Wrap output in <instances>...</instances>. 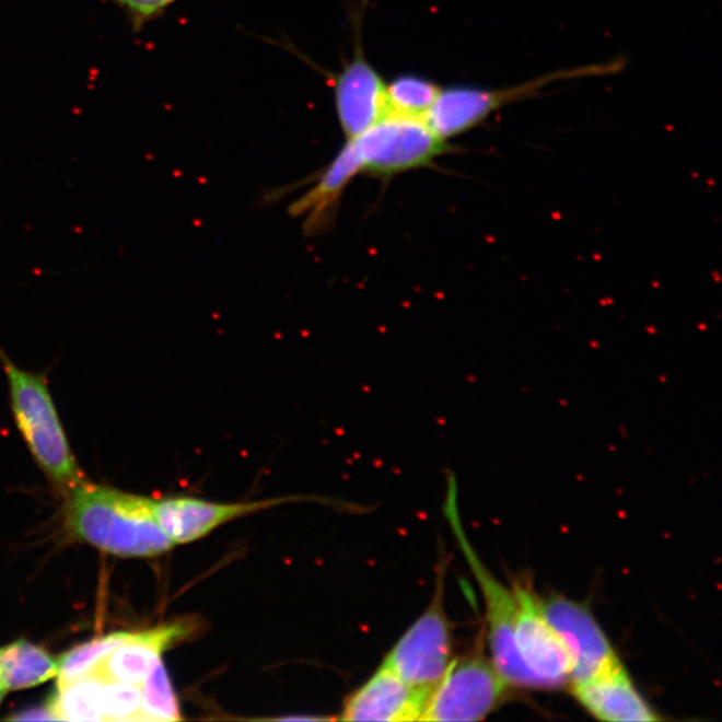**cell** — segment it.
I'll return each instance as SVG.
<instances>
[{
    "label": "cell",
    "instance_id": "obj_1",
    "mask_svg": "<svg viewBox=\"0 0 722 722\" xmlns=\"http://www.w3.org/2000/svg\"><path fill=\"white\" fill-rule=\"evenodd\" d=\"M66 523L78 540L123 558H154L174 547L154 499L81 480L68 491Z\"/></svg>",
    "mask_w": 722,
    "mask_h": 722
},
{
    "label": "cell",
    "instance_id": "obj_2",
    "mask_svg": "<svg viewBox=\"0 0 722 722\" xmlns=\"http://www.w3.org/2000/svg\"><path fill=\"white\" fill-rule=\"evenodd\" d=\"M0 365L18 431L47 477L68 492L83 478L59 417L48 371L24 369L10 358L2 345Z\"/></svg>",
    "mask_w": 722,
    "mask_h": 722
},
{
    "label": "cell",
    "instance_id": "obj_3",
    "mask_svg": "<svg viewBox=\"0 0 722 722\" xmlns=\"http://www.w3.org/2000/svg\"><path fill=\"white\" fill-rule=\"evenodd\" d=\"M624 69V60L616 59L610 62L587 63L547 72L533 80L505 88L491 89L473 86V84L441 88L424 119L436 136L444 141L453 142L455 138L479 128L504 107L533 100L552 84L585 80V78L610 77Z\"/></svg>",
    "mask_w": 722,
    "mask_h": 722
},
{
    "label": "cell",
    "instance_id": "obj_4",
    "mask_svg": "<svg viewBox=\"0 0 722 722\" xmlns=\"http://www.w3.org/2000/svg\"><path fill=\"white\" fill-rule=\"evenodd\" d=\"M445 514L461 546L469 570L478 582L485 606V640L497 669L513 688L542 689L539 679L529 672L515 642L516 598L513 587L505 586L486 568L467 538L457 510L456 486L450 485Z\"/></svg>",
    "mask_w": 722,
    "mask_h": 722
},
{
    "label": "cell",
    "instance_id": "obj_5",
    "mask_svg": "<svg viewBox=\"0 0 722 722\" xmlns=\"http://www.w3.org/2000/svg\"><path fill=\"white\" fill-rule=\"evenodd\" d=\"M514 689L487 655L485 631L475 645L454 659L427 697L420 721H481L509 700Z\"/></svg>",
    "mask_w": 722,
    "mask_h": 722
},
{
    "label": "cell",
    "instance_id": "obj_6",
    "mask_svg": "<svg viewBox=\"0 0 722 722\" xmlns=\"http://www.w3.org/2000/svg\"><path fill=\"white\" fill-rule=\"evenodd\" d=\"M346 141L357 150L361 176L384 183L403 173L435 166L439 159L456 152L453 142L436 136L426 119L391 114Z\"/></svg>",
    "mask_w": 722,
    "mask_h": 722
},
{
    "label": "cell",
    "instance_id": "obj_7",
    "mask_svg": "<svg viewBox=\"0 0 722 722\" xmlns=\"http://www.w3.org/2000/svg\"><path fill=\"white\" fill-rule=\"evenodd\" d=\"M453 626L445 613V569L438 571L429 607L391 650L384 664L429 696L454 660Z\"/></svg>",
    "mask_w": 722,
    "mask_h": 722
},
{
    "label": "cell",
    "instance_id": "obj_8",
    "mask_svg": "<svg viewBox=\"0 0 722 722\" xmlns=\"http://www.w3.org/2000/svg\"><path fill=\"white\" fill-rule=\"evenodd\" d=\"M511 587L517 604L515 642L521 659L539 679L542 689L563 688L570 682V660L546 617L542 598L532 582L517 580Z\"/></svg>",
    "mask_w": 722,
    "mask_h": 722
},
{
    "label": "cell",
    "instance_id": "obj_9",
    "mask_svg": "<svg viewBox=\"0 0 722 722\" xmlns=\"http://www.w3.org/2000/svg\"><path fill=\"white\" fill-rule=\"evenodd\" d=\"M542 607L568 652L570 686L586 683L621 661L589 606L554 594L542 599Z\"/></svg>",
    "mask_w": 722,
    "mask_h": 722
},
{
    "label": "cell",
    "instance_id": "obj_10",
    "mask_svg": "<svg viewBox=\"0 0 722 722\" xmlns=\"http://www.w3.org/2000/svg\"><path fill=\"white\" fill-rule=\"evenodd\" d=\"M334 101L346 140L360 136L387 116V82L366 59L360 36L354 39L351 59L335 77Z\"/></svg>",
    "mask_w": 722,
    "mask_h": 722
},
{
    "label": "cell",
    "instance_id": "obj_11",
    "mask_svg": "<svg viewBox=\"0 0 722 722\" xmlns=\"http://www.w3.org/2000/svg\"><path fill=\"white\" fill-rule=\"evenodd\" d=\"M296 499H265V501L217 503L200 498L172 497L154 499V514L173 545L193 544L214 529L240 517L260 513L275 505Z\"/></svg>",
    "mask_w": 722,
    "mask_h": 722
},
{
    "label": "cell",
    "instance_id": "obj_12",
    "mask_svg": "<svg viewBox=\"0 0 722 722\" xmlns=\"http://www.w3.org/2000/svg\"><path fill=\"white\" fill-rule=\"evenodd\" d=\"M427 695L415 690L384 662L373 676L349 695L342 706V721H420Z\"/></svg>",
    "mask_w": 722,
    "mask_h": 722
},
{
    "label": "cell",
    "instance_id": "obj_13",
    "mask_svg": "<svg viewBox=\"0 0 722 722\" xmlns=\"http://www.w3.org/2000/svg\"><path fill=\"white\" fill-rule=\"evenodd\" d=\"M571 695L594 719L609 722H652L661 718L638 690L622 661L589 682L571 685Z\"/></svg>",
    "mask_w": 722,
    "mask_h": 722
},
{
    "label": "cell",
    "instance_id": "obj_14",
    "mask_svg": "<svg viewBox=\"0 0 722 722\" xmlns=\"http://www.w3.org/2000/svg\"><path fill=\"white\" fill-rule=\"evenodd\" d=\"M196 629L197 622L183 618L152 629L131 631L128 640L114 649L95 673L113 682L141 684L156 662L164 660L167 650L195 634Z\"/></svg>",
    "mask_w": 722,
    "mask_h": 722
},
{
    "label": "cell",
    "instance_id": "obj_15",
    "mask_svg": "<svg viewBox=\"0 0 722 722\" xmlns=\"http://www.w3.org/2000/svg\"><path fill=\"white\" fill-rule=\"evenodd\" d=\"M361 176L360 162L352 142L346 141L323 168L315 185L289 207L294 219H304L306 234H318L334 221L342 195L352 180Z\"/></svg>",
    "mask_w": 722,
    "mask_h": 722
},
{
    "label": "cell",
    "instance_id": "obj_16",
    "mask_svg": "<svg viewBox=\"0 0 722 722\" xmlns=\"http://www.w3.org/2000/svg\"><path fill=\"white\" fill-rule=\"evenodd\" d=\"M58 676V660L44 648L18 640L0 648V691L34 688Z\"/></svg>",
    "mask_w": 722,
    "mask_h": 722
},
{
    "label": "cell",
    "instance_id": "obj_17",
    "mask_svg": "<svg viewBox=\"0 0 722 722\" xmlns=\"http://www.w3.org/2000/svg\"><path fill=\"white\" fill-rule=\"evenodd\" d=\"M104 683L105 678L96 673L72 682H58L56 694L48 701L56 720L105 721L102 709Z\"/></svg>",
    "mask_w": 722,
    "mask_h": 722
},
{
    "label": "cell",
    "instance_id": "obj_18",
    "mask_svg": "<svg viewBox=\"0 0 722 722\" xmlns=\"http://www.w3.org/2000/svg\"><path fill=\"white\" fill-rule=\"evenodd\" d=\"M441 92L438 83L417 74H403L387 82V114L426 118Z\"/></svg>",
    "mask_w": 722,
    "mask_h": 722
},
{
    "label": "cell",
    "instance_id": "obj_19",
    "mask_svg": "<svg viewBox=\"0 0 722 722\" xmlns=\"http://www.w3.org/2000/svg\"><path fill=\"white\" fill-rule=\"evenodd\" d=\"M131 631H116V633L94 638L92 641L69 650L58 660V682H72V679L95 673L107 655L128 640Z\"/></svg>",
    "mask_w": 722,
    "mask_h": 722
},
{
    "label": "cell",
    "instance_id": "obj_20",
    "mask_svg": "<svg viewBox=\"0 0 722 722\" xmlns=\"http://www.w3.org/2000/svg\"><path fill=\"white\" fill-rule=\"evenodd\" d=\"M141 685L140 721H178L180 710L164 660L156 662Z\"/></svg>",
    "mask_w": 722,
    "mask_h": 722
},
{
    "label": "cell",
    "instance_id": "obj_21",
    "mask_svg": "<svg viewBox=\"0 0 722 722\" xmlns=\"http://www.w3.org/2000/svg\"><path fill=\"white\" fill-rule=\"evenodd\" d=\"M102 709L105 721H140L141 685L105 678Z\"/></svg>",
    "mask_w": 722,
    "mask_h": 722
},
{
    "label": "cell",
    "instance_id": "obj_22",
    "mask_svg": "<svg viewBox=\"0 0 722 722\" xmlns=\"http://www.w3.org/2000/svg\"><path fill=\"white\" fill-rule=\"evenodd\" d=\"M112 2L128 16L132 30L141 32L179 0H112Z\"/></svg>",
    "mask_w": 722,
    "mask_h": 722
},
{
    "label": "cell",
    "instance_id": "obj_23",
    "mask_svg": "<svg viewBox=\"0 0 722 722\" xmlns=\"http://www.w3.org/2000/svg\"><path fill=\"white\" fill-rule=\"evenodd\" d=\"M3 697H4L3 691H0V703H2Z\"/></svg>",
    "mask_w": 722,
    "mask_h": 722
}]
</instances>
